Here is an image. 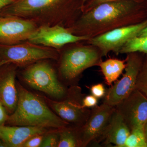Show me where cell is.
Wrapping results in <instances>:
<instances>
[{
	"instance_id": "6da1fadb",
	"label": "cell",
	"mask_w": 147,
	"mask_h": 147,
	"mask_svg": "<svg viewBox=\"0 0 147 147\" xmlns=\"http://www.w3.org/2000/svg\"><path fill=\"white\" fill-rule=\"evenodd\" d=\"M140 3L133 1L102 3L87 11L69 30L74 34L91 38L92 35L97 36L108 32L116 24L139 15Z\"/></svg>"
},
{
	"instance_id": "7a4b0ae2",
	"label": "cell",
	"mask_w": 147,
	"mask_h": 147,
	"mask_svg": "<svg viewBox=\"0 0 147 147\" xmlns=\"http://www.w3.org/2000/svg\"><path fill=\"white\" fill-rule=\"evenodd\" d=\"M82 0H15L0 12L1 16H17L34 22L38 26L62 23Z\"/></svg>"
},
{
	"instance_id": "3957f363",
	"label": "cell",
	"mask_w": 147,
	"mask_h": 147,
	"mask_svg": "<svg viewBox=\"0 0 147 147\" xmlns=\"http://www.w3.org/2000/svg\"><path fill=\"white\" fill-rule=\"evenodd\" d=\"M18 100L16 109L8 115L9 125L40 127L60 129L69 126L53 113L45 102L19 84H16Z\"/></svg>"
},
{
	"instance_id": "277c9868",
	"label": "cell",
	"mask_w": 147,
	"mask_h": 147,
	"mask_svg": "<svg viewBox=\"0 0 147 147\" xmlns=\"http://www.w3.org/2000/svg\"><path fill=\"white\" fill-rule=\"evenodd\" d=\"M24 82L32 88L58 100L65 98L68 92L59 81L52 65L44 61L30 65L23 72Z\"/></svg>"
},
{
	"instance_id": "5b68a950",
	"label": "cell",
	"mask_w": 147,
	"mask_h": 147,
	"mask_svg": "<svg viewBox=\"0 0 147 147\" xmlns=\"http://www.w3.org/2000/svg\"><path fill=\"white\" fill-rule=\"evenodd\" d=\"M100 51L86 46L74 47L63 55L59 70L63 79L71 83L87 69L98 65L102 57Z\"/></svg>"
},
{
	"instance_id": "8992f818",
	"label": "cell",
	"mask_w": 147,
	"mask_h": 147,
	"mask_svg": "<svg viewBox=\"0 0 147 147\" xmlns=\"http://www.w3.org/2000/svg\"><path fill=\"white\" fill-rule=\"evenodd\" d=\"M58 54L50 47L27 41L15 45H0V65L12 63L16 65H30L39 61L57 59Z\"/></svg>"
},
{
	"instance_id": "52a82bcc",
	"label": "cell",
	"mask_w": 147,
	"mask_h": 147,
	"mask_svg": "<svg viewBox=\"0 0 147 147\" xmlns=\"http://www.w3.org/2000/svg\"><path fill=\"white\" fill-rule=\"evenodd\" d=\"M125 61V73L120 80L116 81L106 91L104 96L103 102L113 107L128 97L136 89L137 77L143 60L139 55L134 53H129Z\"/></svg>"
},
{
	"instance_id": "ba28073f",
	"label": "cell",
	"mask_w": 147,
	"mask_h": 147,
	"mask_svg": "<svg viewBox=\"0 0 147 147\" xmlns=\"http://www.w3.org/2000/svg\"><path fill=\"white\" fill-rule=\"evenodd\" d=\"M147 26V19L140 23L110 30L90 38V43L97 47L102 56L119 50L130 39L137 36Z\"/></svg>"
},
{
	"instance_id": "9c48e42d",
	"label": "cell",
	"mask_w": 147,
	"mask_h": 147,
	"mask_svg": "<svg viewBox=\"0 0 147 147\" xmlns=\"http://www.w3.org/2000/svg\"><path fill=\"white\" fill-rule=\"evenodd\" d=\"M115 108L104 102L92 108L84 125L76 128L79 147H86L96 142L106 128Z\"/></svg>"
},
{
	"instance_id": "30bf717a",
	"label": "cell",
	"mask_w": 147,
	"mask_h": 147,
	"mask_svg": "<svg viewBox=\"0 0 147 147\" xmlns=\"http://www.w3.org/2000/svg\"><path fill=\"white\" fill-rule=\"evenodd\" d=\"M90 37L88 36L74 34L68 29L61 25L41 26L30 37L28 42L45 47L59 49L65 45L88 40Z\"/></svg>"
},
{
	"instance_id": "8fae6325",
	"label": "cell",
	"mask_w": 147,
	"mask_h": 147,
	"mask_svg": "<svg viewBox=\"0 0 147 147\" xmlns=\"http://www.w3.org/2000/svg\"><path fill=\"white\" fill-rule=\"evenodd\" d=\"M115 107L130 131L144 128L147 121V97L142 92L135 89Z\"/></svg>"
},
{
	"instance_id": "7c38bea8",
	"label": "cell",
	"mask_w": 147,
	"mask_h": 147,
	"mask_svg": "<svg viewBox=\"0 0 147 147\" xmlns=\"http://www.w3.org/2000/svg\"><path fill=\"white\" fill-rule=\"evenodd\" d=\"M38 27L28 19L0 15V45H13L27 41Z\"/></svg>"
},
{
	"instance_id": "4fadbf2b",
	"label": "cell",
	"mask_w": 147,
	"mask_h": 147,
	"mask_svg": "<svg viewBox=\"0 0 147 147\" xmlns=\"http://www.w3.org/2000/svg\"><path fill=\"white\" fill-rule=\"evenodd\" d=\"M80 96L76 98L74 97L73 89H71L63 100H47L51 108L62 119L69 125H74L75 128H78L86 123L91 111L82 106L83 98Z\"/></svg>"
},
{
	"instance_id": "5bb4252c",
	"label": "cell",
	"mask_w": 147,
	"mask_h": 147,
	"mask_svg": "<svg viewBox=\"0 0 147 147\" xmlns=\"http://www.w3.org/2000/svg\"><path fill=\"white\" fill-rule=\"evenodd\" d=\"M16 66L7 63L0 66V103L9 115L16 109L18 100Z\"/></svg>"
},
{
	"instance_id": "9a60e30c",
	"label": "cell",
	"mask_w": 147,
	"mask_h": 147,
	"mask_svg": "<svg viewBox=\"0 0 147 147\" xmlns=\"http://www.w3.org/2000/svg\"><path fill=\"white\" fill-rule=\"evenodd\" d=\"M130 131L120 114L115 108L106 128L96 143L98 144L102 142L104 146L113 144L115 145L114 147H123Z\"/></svg>"
},
{
	"instance_id": "2e32d148",
	"label": "cell",
	"mask_w": 147,
	"mask_h": 147,
	"mask_svg": "<svg viewBox=\"0 0 147 147\" xmlns=\"http://www.w3.org/2000/svg\"><path fill=\"white\" fill-rule=\"evenodd\" d=\"M47 128L40 127L5 125L0 126V139L7 147H21L30 137L45 134Z\"/></svg>"
},
{
	"instance_id": "e0dca14e",
	"label": "cell",
	"mask_w": 147,
	"mask_h": 147,
	"mask_svg": "<svg viewBox=\"0 0 147 147\" xmlns=\"http://www.w3.org/2000/svg\"><path fill=\"white\" fill-rule=\"evenodd\" d=\"M126 61L117 59H109L101 61L98 64L104 76L106 84L112 86L117 81L126 67Z\"/></svg>"
},
{
	"instance_id": "ac0fdd59",
	"label": "cell",
	"mask_w": 147,
	"mask_h": 147,
	"mask_svg": "<svg viewBox=\"0 0 147 147\" xmlns=\"http://www.w3.org/2000/svg\"><path fill=\"white\" fill-rule=\"evenodd\" d=\"M147 54V36H135L129 40L118 53H137Z\"/></svg>"
},
{
	"instance_id": "d6986e66",
	"label": "cell",
	"mask_w": 147,
	"mask_h": 147,
	"mask_svg": "<svg viewBox=\"0 0 147 147\" xmlns=\"http://www.w3.org/2000/svg\"><path fill=\"white\" fill-rule=\"evenodd\" d=\"M57 147H79L76 128L69 126L59 129Z\"/></svg>"
},
{
	"instance_id": "ffe728a7",
	"label": "cell",
	"mask_w": 147,
	"mask_h": 147,
	"mask_svg": "<svg viewBox=\"0 0 147 147\" xmlns=\"http://www.w3.org/2000/svg\"><path fill=\"white\" fill-rule=\"evenodd\" d=\"M123 147H147L144 128H137L131 130Z\"/></svg>"
},
{
	"instance_id": "44dd1931",
	"label": "cell",
	"mask_w": 147,
	"mask_h": 147,
	"mask_svg": "<svg viewBox=\"0 0 147 147\" xmlns=\"http://www.w3.org/2000/svg\"><path fill=\"white\" fill-rule=\"evenodd\" d=\"M136 89L147 97V57L143 61L142 67L137 77Z\"/></svg>"
},
{
	"instance_id": "7402d4cb",
	"label": "cell",
	"mask_w": 147,
	"mask_h": 147,
	"mask_svg": "<svg viewBox=\"0 0 147 147\" xmlns=\"http://www.w3.org/2000/svg\"><path fill=\"white\" fill-rule=\"evenodd\" d=\"M59 130L57 132L56 131L45 134L40 147H57L59 140Z\"/></svg>"
},
{
	"instance_id": "603a6c76",
	"label": "cell",
	"mask_w": 147,
	"mask_h": 147,
	"mask_svg": "<svg viewBox=\"0 0 147 147\" xmlns=\"http://www.w3.org/2000/svg\"><path fill=\"white\" fill-rule=\"evenodd\" d=\"M45 134H37L30 137L21 147H40Z\"/></svg>"
},
{
	"instance_id": "cb8c5ba5",
	"label": "cell",
	"mask_w": 147,
	"mask_h": 147,
	"mask_svg": "<svg viewBox=\"0 0 147 147\" xmlns=\"http://www.w3.org/2000/svg\"><path fill=\"white\" fill-rule=\"evenodd\" d=\"M91 93L98 98L104 97L106 91L104 85L102 84H98L93 85L90 88Z\"/></svg>"
},
{
	"instance_id": "d4e9b609",
	"label": "cell",
	"mask_w": 147,
	"mask_h": 147,
	"mask_svg": "<svg viewBox=\"0 0 147 147\" xmlns=\"http://www.w3.org/2000/svg\"><path fill=\"white\" fill-rule=\"evenodd\" d=\"M98 98L92 95H88L83 97L82 105L84 108H93L97 106Z\"/></svg>"
},
{
	"instance_id": "484cf974",
	"label": "cell",
	"mask_w": 147,
	"mask_h": 147,
	"mask_svg": "<svg viewBox=\"0 0 147 147\" xmlns=\"http://www.w3.org/2000/svg\"><path fill=\"white\" fill-rule=\"evenodd\" d=\"M123 1H133L141 3L144 0H90L86 5V8L89 10L102 3Z\"/></svg>"
},
{
	"instance_id": "4316f807",
	"label": "cell",
	"mask_w": 147,
	"mask_h": 147,
	"mask_svg": "<svg viewBox=\"0 0 147 147\" xmlns=\"http://www.w3.org/2000/svg\"><path fill=\"white\" fill-rule=\"evenodd\" d=\"M15 0H0V12L6 7L10 5Z\"/></svg>"
},
{
	"instance_id": "83f0119b",
	"label": "cell",
	"mask_w": 147,
	"mask_h": 147,
	"mask_svg": "<svg viewBox=\"0 0 147 147\" xmlns=\"http://www.w3.org/2000/svg\"><path fill=\"white\" fill-rule=\"evenodd\" d=\"M147 36V26L144 29H143L142 31H141L138 35L137 36Z\"/></svg>"
},
{
	"instance_id": "f1b7e54d",
	"label": "cell",
	"mask_w": 147,
	"mask_h": 147,
	"mask_svg": "<svg viewBox=\"0 0 147 147\" xmlns=\"http://www.w3.org/2000/svg\"><path fill=\"white\" fill-rule=\"evenodd\" d=\"M144 131L146 140L147 142V121L146 122V123L145 124L144 127Z\"/></svg>"
},
{
	"instance_id": "f546056e",
	"label": "cell",
	"mask_w": 147,
	"mask_h": 147,
	"mask_svg": "<svg viewBox=\"0 0 147 147\" xmlns=\"http://www.w3.org/2000/svg\"><path fill=\"white\" fill-rule=\"evenodd\" d=\"M0 147H7L5 143L1 139H0Z\"/></svg>"
},
{
	"instance_id": "4dcf8cb0",
	"label": "cell",
	"mask_w": 147,
	"mask_h": 147,
	"mask_svg": "<svg viewBox=\"0 0 147 147\" xmlns=\"http://www.w3.org/2000/svg\"><path fill=\"white\" fill-rule=\"evenodd\" d=\"M0 66H1V65H0Z\"/></svg>"
}]
</instances>
